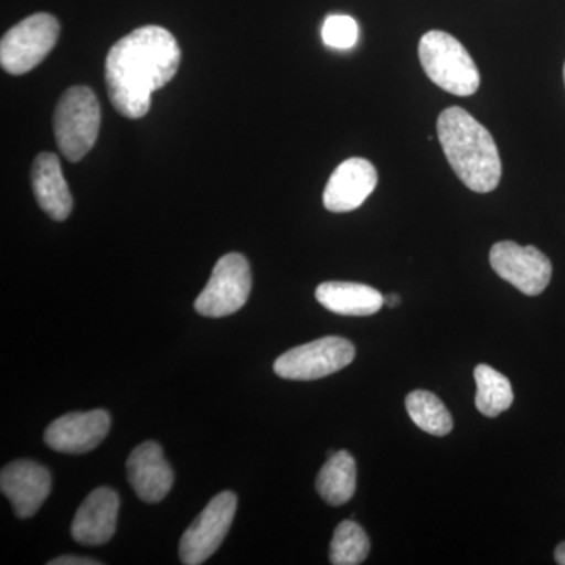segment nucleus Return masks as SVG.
I'll return each instance as SVG.
<instances>
[{
	"mask_svg": "<svg viewBox=\"0 0 565 565\" xmlns=\"http://www.w3.org/2000/svg\"><path fill=\"white\" fill-rule=\"evenodd\" d=\"M52 479L43 465L17 460L3 467L0 490L9 498L18 519H31L50 497Z\"/></svg>",
	"mask_w": 565,
	"mask_h": 565,
	"instance_id": "nucleus-11",
	"label": "nucleus"
},
{
	"mask_svg": "<svg viewBox=\"0 0 565 565\" xmlns=\"http://www.w3.org/2000/svg\"><path fill=\"white\" fill-rule=\"evenodd\" d=\"M61 25L52 14L36 13L11 28L0 43V63L20 76L40 65L57 44Z\"/></svg>",
	"mask_w": 565,
	"mask_h": 565,
	"instance_id": "nucleus-5",
	"label": "nucleus"
},
{
	"mask_svg": "<svg viewBox=\"0 0 565 565\" xmlns=\"http://www.w3.org/2000/svg\"><path fill=\"white\" fill-rule=\"evenodd\" d=\"M99 561L90 559V557L81 556H61L57 559L50 561V565H99Z\"/></svg>",
	"mask_w": 565,
	"mask_h": 565,
	"instance_id": "nucleus-22",
	"label": "nucleus"
},
{
	"mask_svg": "<svg viewBox=\"0 0 565 565\" xmlns=\"http://www.w3.org/2000/svg\"><path fill=\"white\" fill-rule=\"evenodd\" d=\"M424 73L441 90L456 96H471L481 85L478 66L463 44L449 33L430 31L418 46Z\"/></svg>",
	"mask_w": 565,
	"mask_h": 565,
	"instance_id": "nucleus-3",
	"label": "nucleus"
},
{
	"mask_svg": "<svg viewBox=\"0 0 565 565\" xmlns=\"http://www.w3.org/2000/svg\"><path fill=\"white\" fill-rule=\"evenodd\" d=\"M316 489L330 505L351 501L356 489V463L351 452L338 451L329 457L316 479Z\"/></svg>",
	"mask_w": 565,
	"mask_h": 565,
	"instance_id": "nucleus-17",
	"label": "nucleus"
},
{
	"mask_svg": "<svg viewBox=\"0 0 565 565\" xmlns=\"http://www.w3.org/2000/svg\"><path fill=\"white\" fill-rule=\"evenodd\" d=\"M32 189L41 210L52 221L63 222L73 211V196L63 177L61 161L52 152H41L32 167Z\"/></svg>",
	"mask_w": 565,
	"mask_h": 565,
	"instance_id": "nucleus-15",
	"label": "nucleus"
},
{
	"mask_svg": "<svg viewBox=\"0 0 565 565\" xmlns=\"http://www.w3.org/2000/svg\"><path fill=\"white\" fill-rule=\"evenodd\" d=\"M438 140L457 178L470 191L489 193L501 180V159L492 134L467 110L449 107L437 121Z\"/></svg>",
	"mask_w": 565,
	"mask_h": 565,
	"instance_id": "nucleus-2",
	"label": "nucleus"
},
{
	"mask_svg": "<svg viewBox=\"0 0 565 565\" xmlns=\"http://www.w3.org/2000/svg\"><path fill=\"white\" fill-rule=\"evenodd\" d=\"M355 359V348L341 337H326L297 345L274 363L275 374L288 381H318L344 370Z\"/></svg>",
	"mask_w": 565,
	"mask_h": 565,
	"instance_id": "nucleus-6",
	"label": "nucleus"
},
{
	"mask_svg": "<svg viewBox=\"0 0 565 565\" xmlns=\"http://www.w3.org/2000/svg\"><path fill=\"white\" fill-rule=\"evenodd\" d=\"M252 291V270L239 253H228L215 264L206 288L195 300L196 313L204 318H225L247 303Z\"/></svg>",
	"mask_w": 565,
	"mask_h": 565,
	"instance_id": "nucleus-7",
	"label": "nucleus"
},
{
	"mask_svg": "<svg viewBox=\"0 0 565 565\" xmlns=\"http://www.w3.org/2000/svg\"><path fill=\"white\" fill-rule=\"evenodd\" d=\"M129 484L145 503H159L173 487V471L161 446L145 441L137 446L126 463Z\"/></svg>",
	"mask_w": 565,
	"mask_h": 565,
	"instance_id": "nucleus-14",
	"label": "nucleus"
},
{
	"mask_svg": "<svg viewBox=\"0 0 565 565\" xmlns=\"http://www.w3.org/2000/svg\"><path fill=\"white\" fill-rule=\"evenodd\" d=\"M401 303V297L396 296V294H390V296L385 297V305H388L390 308L397 307Z\"/></svg>",
	"mask_w": 565,
	"mask_h": 565,
	"instance_id": "nucleus-24",
	"label": "nucleus"
},
{
	"mask_svg": "<svg viewBox=\"0 0 565 565\" xmlns=\"http://www.w3.org/2000/svg\"><path fill=\"white\" fill-rule=\"evenodd\" d=\"M316 299L327 310L341 316H373L385 305L377 289L362 282L326 281L316 289Z\"/></svg>",
	"mask_w": 565,
	"mask_h": 565,
	"instance_id": "nucleus-16",
	"label": "nucleus"
},
{
	"mask_svg": "<svg viewBox=\"0 0 565 565\" xmlns=\"http://www.w3.org/2000/svg\"><path fill=\"white\" fill-rule=\"evenodd\" d=\"M490 266L503 280L530 297L544 292L552 280V262L533 245L522 247L512 241L494 244Z\"/></svg>",
	"mask_w": 565,
	"mask_h": 565,
	"instance_id": "nucleus-9",
	"label": "nucleus"
},
{
	"mask_svg": "<svg viewBox=\"0 0 565 565\" xmlns=\"http://www.w3.org/2000/svg\"><path fill=\"white\" fill-rule=\"evenodd\" d=\"M102 126V107L88 87L65 92L54 114V136L58 150L71 162H79L95 147Z\"/></svg>",
	"mask_w": 565,
	"mask_h": 565,
	"instance_id": "nucleus-4",
	"label": "nucleus"
},
{
	"mask_svg": "<svg viewBox=\"0 0 565 565\" xmlns=\"http://www.w3.org/2000/svg\"><path fill=\"white\" fill-rule=\"evenodd\" d=\"M405 407H407V414L412 422L424 433L445 437V435L451 434L452 427H455L452 416L446 405L441 403L440 397L426 392V390H416L408 394Z\"/></svg>",
	"mask_w": 565,
	"mask_h": 565,
	"instance_id": "nucleus-19",
	"label": "nucleus"
},
{
	"mask_svg": "<svg viewBox=\"0 0 565 565\" xmlns=\"http://www.w3.org/2000/svg\"><path fill=\"white\" fill-rule=\"evenodd\" d=\"M120 497L109 487L93 490L77 509L71 525V535L82 545H103L114 537L117 530Z\"/></svg>",
	"mask_w": 565,
	"mask_h": 565,
	"instance_id": "nucleus-13",
	"label": "nucleus"
},
{
	"mask_svg": "<svg viewBox=\"0 0 565 565\" xmlns=\"http://www.w3.org/2000/svg\"><path fill=\"white\" fill-rule=\"evenodd\" d=\"M475 381L478 386L475 399L476 408L482 415L497 418L514 404L511 381L489 364L476 366Z\"/></svg>",
	"mask_w": 565,
	"mask_h": 565,
	"instance_id": "nucleus-18",
	"label": "nucleus"
},
{
	"mask_svg": "<svg viewBox=\"0 0 565 565\" xmlns=\"http://www.w3.org/2000/svg\"><path fill=\"white\" fill-rule=\"evenodd\" d=\"M555 559L557 564L565 565V542L556 546Z\"/></svg>",
	"mask_w": 565,
	"mask_h": 565,
	"instance_id": "nucleus-23",
	"label": "nucleus"
},
{
	"mask_svg": "<svg viewBox=\"0 0 565 565\" xmlns=\"http://www.w3.org/2000/svg\"><path fill=\"white\" fill-rule=\"evenodd\" d=\"M377 170L362 158L348 159L338 167L323 191V206L330 212L359 210L377 185Z\"/></svg>",
	"mask_w": 565,
	"mask_h": 565,
	"instance_id": "nucleus-12",
	"label": "nucleus"
},
{
	"mask_svg": "<svg viewBox=\"0 0 565 565\" xmlns=\"http://www.w3.org/2000/svg\"><path fill=\"white\" fill-rule=\"evenodd\" d=\"M371 542L362 526L345 520L334 530L330 544V563L334 565H359L370 555Z\"/></svg>",
	"mask_w": 565,
	"mask_h": 565,
	"instance_id": "nucleus-20",
	"label": "nucleus"
},
{
	"mask_svg": "<svg viewBox=\"0 0 565 565\" xmlns=\"http://www.w3.org/2000/svg\"><path fill=\"white\" fill-rule=\"evenodd\" d=\"M564 82H565V65H564Z\"/></svg>",
	"mask_w": 565,
	"mask_h": 565,
	"instance_id": "nucleus-25",
	"label": "nucleus"
},
{
	"mask_svg": "<svg viewBox=\"0 0 565 565\" xmlns=\"http://www.w3.org/2000/svg\"><path fill=\"white\" fill-rule=\"evenodd\" d=\"M181 50L172 33L145 25L122 36L106 58V85L115 109L139 120L150 111L151 95L178 73Z\"/></svg>",
	"mask_w": 565,
	"mask_h": 565,
	"instance_id": "nucleus-1",
	"label": "nucleus"
},
{
	"mask_svg": "<svg viewBox=\"0 0 565 565\" xmlns=\"http://www.w3.org/2000/svg\"><path fill=\"white\" fill-rule=\"evenodd\" d=\"M360 29L348 14H330L322 25V40L334 50H351L359 41Z\"/></svg>",
	"mask_w": 565,
	"mask_h": 565,
	"instance_id": "nucleus-21",
	"label": "nucleus"
},
{
	"mask_svg": "<svg viewBox=\"0 0 565 565\" xmlns=\"http://www.w3.org/2000/svg\"><path fill=\"white\" fill-rule=\"evenodd\" d=\"M110 429L106 411L74 412L55 419L44 433L51 449L65 455H85L102 445Z\"/></svg>",
	"mask_w": 565,
	"mask_h": 565,
	"instance_id": "nucleus-10",
	"label": "nucleus"
},
{
	"mask_svg": "<svg viewBox=\"0 0 565 565\" xmlns=\"http://www.w3.org/2000/svg\"><path fill=\"white\" fill-rule=\"evenodd\" d=\"M236 508L237 497L233 492H222L212 498L202 514L196 516L188 531L182 534L180 542L182 564L206 563L217 552L233 525Z\"/></svg>",
	"mask_w": 565,
	"mask_h": 565,
	"instance_id": "nucleus-8",
	"label": "nucleus"
}]
</instances>
